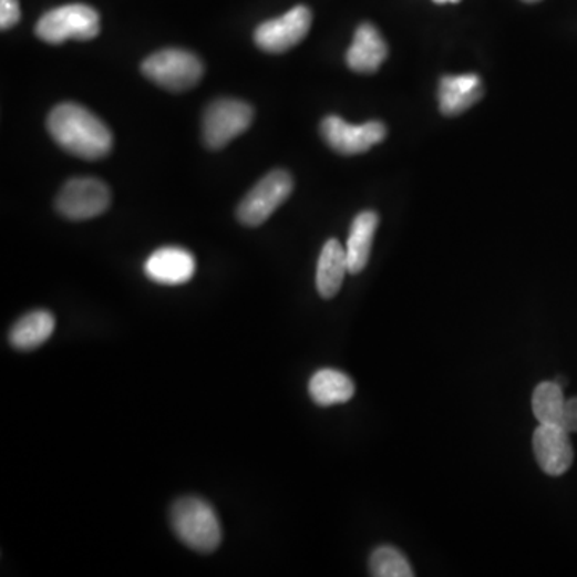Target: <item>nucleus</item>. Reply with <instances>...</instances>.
<instances>
[{"instance_id":"nucleus-9","label":"nucleus","mask_w":577,"mask_h":577,"mask_svg":"<svg viewBox=\"0 0 577 577\" xmlns=\"http://www.w3.org/2000/svg\"><path fill=\"white\" fill-rule=\"evenodd\" d=\"M321 135L334 152L343 156H353L369 152L387 137L383 122L369 121L361 125H351L339 116H328L321 122Z\"/></svg>"},{"instance_id":"nucleus-19","label":"nucleus","mask_w":577,"mask_h":577,"mask_svg":"<svg viewBox=\"0 0 577 577\" xmlns=\"http://www.w3.org/2000/svg\"><path fill=\"white\" fill-rule=\"evenodd\" d=\"M371 575L375 577H412L410 561L395 547L383 546L372 552L369 560Z\"/></svg>"},{"instance_id":"nucleus-4","label":"nucleus","mask_w":577,"mask_h":577,"mask_svg":"<svg viewBox=\"0 0 577 577\" xmlns=\"http://www.w3.org/2000/svg\"><path fill=\"white\" fill-rule=\"evenodd\" d=\"M142 73L168 92L189 91L199 84L204 74L203 61L195 53L181 49H166L143 61Z\"/></svg>"},{"instance_id":"nucleus-22","label":"nucleus","mask_w":577,"mask_h":577,"mask_svg":"<svg viewBox=\"0 0 577 577\" xmlns=\"http://www.w3.org/2000/svg\"><path fill=\"white\" fill-rule=\"evenodd\" d=\"M433 2L440 3L441 6V3H458L461 0H433Z\"/></svg>"},{"instance_id":"nucleus-2","label":"nucleus","mask_w":577,"mask_h":577,"mask_svg":"<svg viewBox=\"0 0 577 577\" xmlns=\"http://www.w3.org/2000/svg\"><path fill=\"white\" fill-rule=\"evenodd\" d=\"M172 529L186 547L213 554L221 544V525L213 505L200 497H182L171 511Z\"/></svg>"},{"instance_id":"nucleus-5","label":"nucleus","mask_w":577,"mask_h":577,"mask_svg":"<svg viewBox=\"0 0 577 577\" xmlns=\"http://www.w3.org/2000/svg\"><path fill=\"white\" fill-rule=\"evenodd\" d=\"M293 189L292 175L276 168L264 178L241 200L238 207L239 221L246 227H260L289 199Z\"/></svg>"},{"instance_id":"nucleus-21","label":"nucleus","mask_w":577,"mask_h":577,"mask_svg":"<svg viewBox=\"0 0 577 577\" xmlns=\"http://www.w3.org/2000/svg\"><path fill=\"white\" fill-rule=\"evenodd\" d=\"M560 426L568 433L577 432V398L566 400L565 408H563Z\"/></svg>"},{"instance_id":"nucleus-16","label":"nucleus","mask_w":577,"mask_h":577,"mask_svg":"<svg viewBox=\"0 0 577 577\" xmlns=\"http://www.w3.org/2000/svg\"><path fill=\"white\" fill-rule=\"evenodd\" d=\"M55 331V318L50 311L34 310L18 319L9 332V342L13 349L31 351L44 346Z\"/></svg>"},{"instance_id":"nucleus-3","label":"nucleus","mask_w":577,"mask_h":577,"mask_svg":"<svg viewBox=\"0 0 577 577\" xmlns=\"http://www.w3.org/2000/svg\"><path fill=\"white\" fill-rule=\"evenodd\" d=\"M100 34V16L85 3H68L44 13L35 24V35L47 44L92 41Z\"/></svg>"},{"instance_id":"nucleus-13","label":"nucleus","mask_w":577,"mask_h":577,"mask_svg":"<svg viewBox=\"0 0 577 577\" xmlns=\"http://www.w3.org/2000/svg\"><path fill=\"white\" fill-rule=\"evenodd\" d=\"M483 95L485 87L478 74L443 76L439 87L440 111L444 116H458L478 103Z\"/></svg>"},{"instance_id":"nucleus-10","label":"nucleus","mask_w":577,"mask_h":577,"mask_svg":"<svg viewBox=\"0 0 577 577\" xmlns=\"http://www.w3.org/2000/svg\"><path fill=\"white\" fill-rule=\"evenodd\" d=\"M533 451L539 467L550 476H561L575 461L569 433L560 425L539 424L534 430Z\"/></svg>"},{"instance_id":"nucleus-1","label":"nucleus","mask_w":577,"mask_h":577,"mask_svg":"<svg viewBox=\"0 0 577 577\" xmlns=\"http://www.w3.org/2000/svg\"><path fill=\"white\" fill-rule=\"evenodd\" d=\"M47 128L64 152L81 159H103L113 148V134L105 122L78 103L53 107Z\"/></svg>"},{"instance_id":"nucleus-18","label":"nucleus","mask_w":577,"mask_h":577,"mask_svg":"<svg viewBox=\"0 0 577 577\" xmlns=\"http://www.w3.org/2000/svg\"><path fill=\"white\" fill-rule=\"evenodd\" d=\"M565 403L560 383H539L533 393L534 418L539 424L560 425Z\"/></svg>"},{"instance_id":"nucleus-17","label":"nucleus","mask_w":577,"mask_h":577,"mask_svg":"<svg viewBox=\"0 0 577 577\" xmlns=\"http://www.w3.org/2000/svg\"><path fill=\"white\" fill-rule=\"evenodd\" d=\"M308 393L318 406L349 403L354 396V383L349 375L336 369H321L308 383Z\"/></svg>"},{"instance_id":"nucleus-20","label":"nucleus","mask_w":577,"mask_h":577,"mask_svg":"<svg viewBox=\"0 0 577 577\" xmlns=\"http://www.w3.org/2000/svg\"><path fill=\"white\" fill-rule=\"evenodd\" d=\"M20 18L21 10L18 0H0V30H12Z\"/></svg>"},{"instance_id":"nucleus-7","label":"nucleus","mask_w":577,"mask_h":577,"mask_svg":"<svg viewBox=\"0 0 577 577\" xmlns=\"http://www.w3.org/2000/svg\"><path fill=\"white\" fill-rule=\"evenodd\" d=\"M110 204V188L99 178H71L61 188L56 210L70 220L81 221L106 213Z\"/></svg>"},{"instance_id":"nucleus-14","label":"nucleus","mask_w":577,"mask_h":577,"mask_svg":"<svg viewBox=\"0 0 577 577\" xmlns=\"http://www.w3.org/2000/svg\"><path fill=\"white\" fill-rule=\"evenodd\" d=\"M349 271V260H347L346 247L337 241L329 239L319 254L317 268V289L322 299H332L342 288L343 279Z\"/></svg>"},{"instance_id":"nucleus-6","label":"nucleus","mask_w":577,"mask_h":577,"mask_svg":"<svg viewBox=\"0 0 577 577\" xmlns=\"http://www.w3.org/2000/svg\"><path fill=\"white\" fill-rule=\"evenodd\" d=\"M254 121V107L235 99L215 100L203 117V138L207 148L221 150L243 135Z\"/></svg>"},{"instance_id":"nucleus-11","label":"nucleus","mask_w":577,"mask_h":577,"mask_svg":"<svg viewBox=\"0 0 577 577\" xmlns=\"http://www.w3.org/2000/svg\"><path fill=\"white\" fill-rule=\"evenodd\" d=\"M195 274V257L183 247H161V249L154 250L145 261V275L157 285H186Z\"/></svg>"},{"instance_id":"nucleus-12","label":"nucleus","mask_w":577,"mask_h":577,"mask_svg":"<svg viewBox=\"0 0 577 577\" xmlns=\"http://www.w3.org/2000/svg\"><path fill=\"white\" fill-rule=\"evenodd\" d=\"M389 56V47L378 28L363 23L354 32L353 42L347 50V64L351 71L360 74H372L379 71Z\"/></svg>"},{"instance_id":"nucleus-23","label":"nucleus","mask_w":577,"mask_h":577,"mask_svg":"<svg viewBox=\"0 0 577 577\" xmlns=\"http://www.w3.org/2000/svg\"><path fill=\"white\" fill-rule=\"evenodd\" d=\"M525 2H528V3H536V2H540V0H525Z\"/></svg>"},{"instance_id":"nucleus-8","label":"nucleus","mask_w":577,"mask_h":577,"mask_svg":"<svg viewBox=\"0 0 577 577\" xmlns=\"http://www.w3.org/2000/svg\"><path fill=\"white\" fill-rule=\"evenodd\" d=\"M311 10L305 6L293 7L285 16L265 21L254 32V41L267 53H285L299 45L311 28Z\"/></svg>"},{"instance_id":"nucleus-15","label":"nucleus","mask_w":577,"mask_h":577,"mask_svg":"<svg viewBox=\"0 0 577 577\" xmlns=\"http://www.w3.org/2000/svg\"><path fill=\"white\" fill-rule=\"evenodd\" d=\"M378 227L379 215L374 210H364L354 217L346 247L350 275H360L368 265Z\"/></svg>"}]
</instances>
